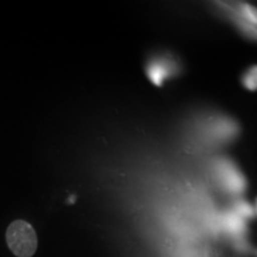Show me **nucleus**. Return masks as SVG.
I'll list each match as a JSON object with an SVG mask.
<instances>
[{
	"label": "nucleus",
	"instance_id": "3",
	"mask_svg": "<svg viewBox=\"0 0 257 257\" xmlns=\"http://www.w3.org/2000/svg\"><path fill=\"white\" fill-rule=\"evenodd\" d=\"M240 12H242V16L249 23L253 25H257V9L253 8L251 5L244 4L240 6Z\"/></svg>",
	"mask_w": 257,
	"mask_h": 257
},
{
	"label": "nucleus",
	"instance_id": "1",
	"mask_svg": "<svg viewBox=\"0 0 257 257\" xmlns=\"http://www.w3.org/2000/svg\"><path fill=\"white\" fill-rule=\"evenodd\" d=\"M9 249L17 257H32L37 250V234L31 224L25 220H15L6 231Z\"/></svg>",
	"mask_w": 257,
	"mask_h": 257
},
{
	"label": "nucleus",
	"instance_id": "2",
	"mask_svg": "<svg viewBox=\"0 0 257 257\" xmlns=\"http://www.w3.org/2000/svg\"><path fill=\"white\" fill-rule=\"evenodd\" d=\"M242 82L249 91H257V66H253L244 74Z\"/></svg>",
	"mask_w": 257,
	"mask_h": 257
}]
</instances>
